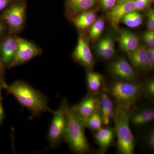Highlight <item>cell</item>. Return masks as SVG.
I'll use <instances>...</instances> for the list:
<instances>
[{"mask_svg": "<svg viewBox=\"0 0 154 154\" xmlns=\"http://www.w3.org/2000/svg\"><path fill=\"white\" fill-rule=\"evenodd\" d=\"M103 125L102 117L98 110L87 119L85 127L94 132L101 128Z\"/></svg>", "mask_w": 154, "mask_h": 154, "instance_id": "obj_22", "label": "cell"}, {"mask_svg": "<svg viewBox=\"0 0 154 154\" xmlns=\"http://www.w3.org/2000/svg\"><path fill=\"white\" fill-rule=\"evenodd\" d=\"M16 0H0V12L8 8Z\"/></svg>", "mask_w": 154, "mask_h": 154, "instance_id": "obj_33", "label": "cell"}, {"mask_svg": "<svg viewBox=\"0 0 154 154\" xmlns=\"http://www.w3.org/2000/svg\"><path fill=\"white\" fill-rule=\"evenodd\" d=\"M89 32V36L92 41L97 40L101 36L105 28V22L102 17L96 19L91 25Z\"/></svg>", "mask_w": 154, "mask_h": 154, "instance_id": "obj_23", "label": "cell"}, {"mask_svg": "<svg viewBox=\"0 0 154 154\" xmlns=\"http://www.w3.org/2000/svg\"><path fill=\"white\" fill-rule=\"evenodd\" d=\"M147 27L148 30L154 31V11L153 9L148 11Z\"/></svg>", "mask_w": 154, "mask_h": 154, "instance_id": "obj_30", "label": "cell"}, {"mask_svg": "<svg viewBox=\"0 0 154 154\" xmlns=\"http://www.w3.org/2000/svg\"><path fill=\"white\" fill-rule=\"evenodd\" d=\"M134 4L137 11H140L145 9L149 3L147 0H134Z\"/></svg>", "mask_w": 154, "mask_h": 154, "instance_id": "obj_32", "label": "cell"}, {"mask_svg": "<svg viewBox=\"0 0 154 154\" xmlns=\"http://www.w3.org/2000/svg\"><path fill=\"white\" fill-rule=\"evenodd\" d=\"M3 66L2 64V61H1V55H0V68Z\"/></svg>", "mask_w": 154, "mask_h": 154, "instance_id": "obj_38", "label": "cell"}, {"mask_svg": "<svg viewBox=\"0 0 154 154\" xmlns=\"http://www.w3.org/2000/svg\"><path fill=\"white\" fill-rule=\"evenodd\" d=\"M128 54L131 63L134 67L141 71L148 70L145 46L139 45L136 49Z\"/></svg>", "mask_w": 154, "mask_h": 154, "instance_id": "obj_18", "label": "cell"}, {"mask_svg": "<svg viewBox=\"0 0 154 154\" xmlns=\"http://www.w3.org/2000/svg\"><path fill=\"white\" fill-rule=\"evenodd\" d=\"M147 1L149 4H151V3L153 2L154 0H147Z\"/></svg>", "mask_w": 154, "mask_h": 154, "instance_id": "obj_37", "label": "cell"}, {"mask_svg": "<svg viewBox=\"0 0 154 154\" xmlns=\"http://www.w3.org/2000/svg\"><path fill=\"white\" fill-rule=\"evenodd\" d=\"M99 110L102 116L104 125H109L113 121L115 114L116 107L114 100L105 90L98 95Z\"/></svg>", "mask_w": 154, "mask_h": 154, "instance_id": "obj_12", "label": "cell"}, {"mask_svg": "<svg viewBox=\"0 0 154 154\" xmlns=\"http://www.w3.org/2000/svg\"><path fill=\"white\" fill-rule=\"evenodd\" d=\"M69 105L67 99L64 98L57 110L53 113V116L48 134V139L50 144L45 150L57 147L64 140L67 122Z\"/></svg>", "mask_w": 154, "mask_h": 154, "instance_id": "obj_5", "label": "cell"}, {"mask_svg": "<svg viewBox=\"0 0 154 154\" xmlns=\"http://www.w3.org/2000/svg\"><path fill=\"white\" fill-rule=\"evenodd\" d=\"M142 84L116 80L105 87V91L115 101L116 105L131 110L140 99Z\"/></svg>", "mask_w": 154, "mask_h": 154, "instance_id": "obj_2", "label": "cell"}, {"mask_svg": "<svg viewBox=\"0 0 154 154\" xmlns=\"http://www.w3.org/2000/svg\"><path fill=\"white\" fill-rule=\"evenodd\" d=\"M99 105L98 95L89 94L76 105L71 107L85 126L89 117L99 110Z\"/></svg>", "mask_w": 154, "mask_h": 154, "instance_id": "obj_8", "label": "cell"}, {"mask_svg": "<svg viewBox=\"0 0 154 154\" xmlns=\"http://www.w3.org/2000/svg\"><path fill=\"white\" fill-rule=\"evenodd\" d=\"M17 48V37L10 36L7 37L0 45V55L3 66L8 68L13 61Z\"/></svg>", "mask_w": 154, "mask_h": 154, "instance_id": "obj_16", "label": "cell"}, {"mask_svg": "<svg viewBox=\"0 0 154 154\" xmlns=\"http://www.w3.org/2000/svg\"><path fill=\"white\" fill-rule=\"evenodd\" d=\"M99 1L100 0H66V15L72 20L78 15L91 10Z\"/></svg>", "mask_w": 154, "mask_h": 154, "instance_id": "obj_14", "label": "cell"}, {"mask_svg": "<svg viewBox=\"0 0 154 154\" xmlns=\"http://www.w3.org/2000/svg\"><path fill=\"white\" fill-rule=\"evenodd\" d=\"M134 11H137L134 0L119 2L110 9L108 13V19L112 27L116 30L123 17L126 14Z\"/></svg>", "mask_w": 154, "mask_h": 154, "instance_id": "obj_13", "label": "cell"}, {"mask_svg": "<svg viewBox=\"0 0 154 154\" xmlns=\"http://www.w3.org/2000/svg\"><path fill=\"white\" fill-rule=\"evenodd\" d=\"M3 89L7 94L13 95L22 106L30 110V118L38 117L44 112H54L48 106V98L25 82L17 81L8 85L5 82Z\"/></svg>", "mask_w": 154, "mask_h": 154, "instance_id": "obj_1", "label": "cell"}, {"mask_svg": "<svg viewBox=\"0 0 154 154\" xmlns=\"http://www.w3.org/2000/svg\"><path fill=\"white\" fill-rule=\"evenodd\" d=\"M154 119V108L150 105L143 104L136 107L134 106L130 111V125L134 128L149 124Z\"/></svg>", "mask_w": 154, "mask_h": 154, "instance_id": "obj_10", "label": "cell"}, {"mask_svg": "<svg viewBox=\"0 0 154 154\" xmlns=\"http://www.w3.org/2000/svg\"><path fill=\"white\" fill-rule=\"evenodd\" d=\"M144 144L149 151L154 152V129L153 128H150L146 131L143 137Z\"/></svg>", "mask_w": 154, "mask_h": 154, "instance_id": "obj_25", "label": "cell"}, {"mask_svg": "<svg viewBox=\"0 0 154 154\" xmlns=\"http://www.w3.org/2000/svg\"><path fill=\"white\" fill-rule=\"evenodd\" d=\"M4 30V26L3 23L0 21V36L2 34Z\"/></svg>", "mask_w": 154, "mask_h": 154, "instance_id": "obj_36", "label": "cell"}, {"mask_svg": "<svg viewBox=\"0 0 154 154\" xmlns=\"http://www.w3.org/2000/svg\"><path fill=\"white\" fill-rule=\"evenodd\" d=\"M142 94L149 100H153L154 98V79L150 78L142 84Z\"/></svg>", "mask_w": 154, "mask_h": 154, "instance_id": "obj_24", "label": "cell"}, {"mask_svg": "<svg viewBox=\"0 0 154 154\" xmlns=\"http://www.w3.org/2000/svg\"><path fill=\"white\" fill-rule=\"evenodd\" d=\"M3 97L0 96V126L3 123L5 119V110L3 105Z\"/></svg>", "mask_w": 154, "mask_h": 154, "instance_id": "obj_34", "label": "cell"}, {"mask_svg": "<svg viewBox=\"0 0 154 154\" xmlns=\"http://www.w3.org/2000/svg\"><path fill=\"white\" fill-rule=\"evenodd\" d=\"M5 68L3 66L0 68V96H2V90L3 89V84L5 82L4 77Z\"/></svg>", "mask_w": 154, "mask_h": 154, "instance_id": "obj_35", "label": "cell"}, {"mask_svg": "<svg viewBox=\"0 0 154 154\" xmlns=\"http://www.w3.org/2000/svg\"><path fill=\"white\" fill-rule=\"evenodd\" d=\"M26 12V4L22 0H16L4 11L2 18L8 25L11 34L22 30L25 24Z\"/></svg>", "mask_w": 154, "mask_h": 154, "instance_id": "obj_6", "label": "cell"}, {"mask_svg": "<svg viewBox=\"0 0 154 154\" xmlns=\"http://www.w3.org/2000/svg\"><path fill=\"white\" fill-rule=\"evenodd\" d=\"M130 111L117 105L116 107L113 122L119 154L134 153L135 139L130 127Z\"/></svg>", "mask_w": 154, "mask_h": 154, "instance_id": "obj_3", "label": "cell"}, {"mask_svg": "<svg viewBox=\"0 0 154 154\" xmlns=\"http://www.w3.org/2000/svg\"><path fill=\"white\" fill-rule=\"evenodd\" d=\"M146 55L148 64V70H152L154 67V47L146 48Z\"/></svg>", "mask_w": 154, "mask_h": 154, "instance_id": "obj_28", "label": "cell"}, {"mask_svg": "<svg viewBox=\"0 0 154 154\" xmlns=\"http://www.w3.org/2000/svg\"><path fill=\"white\" fill-rule=\"evenodd\" d=\"M119 2H126V1H128V0H118Z\"/></svg>", "mask_w": 154, "mask_h": 154, "instance_id": "obj_39", "label": "cell"}, {"mask_svg": "<svg viewBox=\"0 0 154 154\" xmlns=\"http://www.w3.org/2000/svg\"><path fill=\"white\" fill-rule=\"evenodd\" d=\"M72 58L75 61L88 70H91L94 67L95 61L91 48L82 36L79 37L76 47L72 54Z\"/></svg>", "mask_w": 154, "mask_h": 154, "instance_id": "obj_11", "label": "cell"}, {"mask_svg": "<svg viewBox=\"0 0 154 154\" xmlns=\"http://www.w3.org/2000/svg\"><path fill=\"white\" fill-rule=\"evenodd\" d=\"M105 44L108 59L111 58L115 54V45L113 38L110 36L105 37Z\"/></svg>", "mask_w": 154, "mask_h": 154, "instance_id": "obj_27", "label": "cell"}, {"mask_svg": "<svg viewBox=\"0 0 154 154\" xmlns=\"http://www.w3.org/2000/svg\"><path fill=\"white\" fill-rule=\"evenodd\" d=\"M121 22L129 28H135L141 25L143 17L139 13L134 11L126 14Z\"/></svg>", "mask_w": 154, "mask_h": 154, "instance_id": "obj_21", "label": "cell"}, {"mask_svg": "<svg viewBox=\"0 0 154 154\" xmlns=\"http://www.w3.org/2000/svg\"><path fill=\"white\" fill-rule=\"evenodd\" d=\"M64 140L75 153L84 154L91 151L85 135V126L69 105L67 109V122Z\"/></svg>", "mask_w": 154, "mask_h": 154, "instance_id": "obj_4", "label": "cell"}, {"mask_svg": "<svg viewBox=\"0 0 154 154\" xmlns=\"http://www.w3.org/2000/svg\"><path fill=\"white\" fill-rule=\"evenodd\" d=\"M94 133V138L99 145V153H105L114 142L116 137L114 128L106 125Z\"/></svg>", "mask_w": 154, "mask_h": 154, "instance_id": "obj_15", "label": "cell"}, {"mask_svg": "<svg viewBox=\"0 0 154 154\" xmlns=\"http://www.w3.org/2000/svg\"><path fill=\"white\" fill-rule=\"evenodd\" d=\"M97 53L98 56L101 58L108 60L105 44V37L100 39L98 42L97 46Z\"/></svg>", "mask_w": 154, "mask_h": 154, "instance_id": "obj_26", "label": "cell"}, {"mask_svg": "<svg viewBox=\"0 0 154 154\" xmlns=\"http://www.w3.org/2000/svg\"><path fill=\"white\" fill-rule=\"evenodd\" d=\"M143 40L149 47L154 46V31L148 30L144 33Z\"/></svg>", "mask_w": 154, "mask_h": 154, "instance_id": "obj_29", "label": "cell"}, {"mask_svg": "<svg viewBox=\"0 0 154 154\" xmlns=\"http://www.w3.org/2000/svg\"><path fill=\"white\" fill-rule=\"evenodd\" d=\"M96 19V14L89 10L78 15L72 19V22L77 28L85 30L91 27Z\"/></svg>", "mask_w": 154, "mask_h": 154, "instance_id": "obj_20", "label": "cell"}, {"mask_svg": "<svg viewBox=\"0 0 154 154\" xmlns=\"http://www.w3.org/2000/svg\"><path fill=\"white\" fill-rule=\"evenodd\" d=\"M40 48L32 42L17 37V48L13 61L8 69L26 63L41 54Z\"/></svg>", "mask_w": 154, "mask_h": 154, "instance_id": "obj_7", "label": "cell"}, {"mask_svg": "<svg viewBox=\"0 0 154 154\" xmlns=\"http://www.w3.org/2000/svg\"><path fill=\"white\" fill-rule=\"evenodd\" d=\"M87 88L89 94L98 95L105 90L104 77L100 73L88 70L86 76Z\"/></svg>", "mask_w": 154, "mask_h": 154, "instance_id": "obj_17", "label": "cell"}, {"mask_svg": "<svg viewBox=\"0 0 154 154\" xmlns=\"http://www.w3.org/2000/svg\"><path fill=\"white\" fill-rule=\"evenodd\" d=\"M119 42L120 48L127 54L136 49L139 45L138 36L128 30H120Z\"/></svg>", "mask_w": 154, "mask_h": 154, "instance_id": "obj_19", "label": "cell"}, {"mask_svg": "<svg viewBox=\"0 0 154 154\" xmlns=\"http://www.w3.org/2000/svg\"><path fill=\"white\" fill-rule=\"evenodd\" d=\"M109 71L119 80L136 82L137 75L132 66L124 57H120L110 64Z\"/></svg>", "mask_w": 154, "mask_h": 154, "instance_id": "obj_9", "label": "cell"}, {"mask_svg": "<svg viewBox=\"0 0 154 154\" xmlns=\"http://www.w3.org/2000/svg\"><path fill=\"white\" fill-rule=\"evenodd\" d=\"M102 8L105 10H109L116 5V0H100Z\"/></svg>", "mask_w": 154, "mask_h": 154, "instance_id": "obj_31", "label": "cell"}]
</instances>
